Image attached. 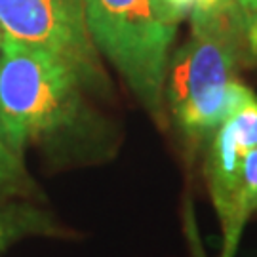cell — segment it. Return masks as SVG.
I'll return each instance as SVG.
<instances>
[{"label": "cell", "instance_id": "6da1fadb", "mask_svg": "<svg viewBox=\"0 0 257 257\" xmlns=\"http://www.w3.org/2000/svg\"><path fill=\"white\" fill-rule=\"evenodd\" d=\"M193 33L168 65L166 107L191 139L213 134L253 92L236 78L255 57L257 14L236 0L189 16Z\"/></svg>", "mask_w": 257, "mask_h": 257}, {"label": "cell", "instance_id": "7a4b0ae2", "mask_svg": "<svg viewBox=\"0 0 257 257\" xmlns=\"http://www.w3.org/2000/svg\"><path fill=\"white\" fill-rule=\"evenodd\" d=\"M84 12L95 50L164 126L166 73L179 19L164 0H84Z\"/></svg>", "mask_w": 257, "mask_h": 257}, {"label": "cell", "instance_id": "3957f363", "mask_svg": "<svg viewBox=\"0 0 257 257\" xmlns=\"http://www.w3.org/2000/svg\"><path fill=\"white\" fill-rule=\"evenodd\" d=\"M84 84L54 55L0 42V139L14 153L71 128L82 112Z\"/></svg>", "mask_w": 257, "mask_h": 257}, {"label": "cell", "instance_id": "277c9868", "mask_svg": "<svg viewBox=\"0 0 257 257\" xmlns=\"http://www.w3.org/2000/svg\"><path fill=\"white\" fill-rule=\"evenodd\" d=\"M0 35L61 59L84 88L107 86L97 50L86 25L84 0H0Z\"/></svg>", "mask_w": 257, "mask_h": 257}, {"label": "cell", "instance_id": "5b68a950", "mask_svg": "<svg viewBox=\"0 0 257 257\" xmlns=\"http://www.w3.org/2000/svg\"><path fill=\"white\" fill-rule=\"evenodd\" d=\"M257 149V97H249L242 107L213 132L208 179L211 200L221 225L227 227L234 208L242 166L249 151Z\"/></svg>", "mask_w": 257, "mask_h": 257}, {"label": "cell", "instance_id": "8992f818", "mask_svg": "<svg viewBox=\"0 0 257 257\" xmlns=\"http://www.w3.org/2000/svg\"><path fill=\"white\" fill-rule=\"evenodd\" d=\"M257 210V149L246 155L240 183L234 196V208L227 227H223V249L221 257H234L240 236L251 213Z\"/></svg>", "mask_w": 257, "mask_h": 257}, {"label": "cell", "instance_id": "52a82bcc", "mask_svg": "<svg viewBox=\"0 0 257 257\" xmlns=\"http://www.w3.org/2000/svg\"><path fill=\"white\" fill-rule=\"evenodd\" d=\"M50 213L27 202H0V255L18 240L33 234H55Z\"/></svg>", "mask_w": 257, "mask_h": 257}, {"label": "cell", "instance_id": "ba28073f", "mask_svg": "<svg viewBox=\"0 0 257 257\" xmlns=\"http://www.w3.org/2000/svg\"><path fill=\"white\" fill-rule=\"evenodd\" d=\"M35 193V183L23 164V156L14 153L0 139V202L25 198Z\"/></svg>", "mask_w": 257, "mask_h": 257}, {"label": "cell", "instance_id": "9c48e42d", "mask_svg": "<svg viewBox=\"0 0 257 257\" xmlns=\"http://www.w3.org/2000/svg\"><path fill=\"white\" fill-rule=\"evenodd\" d=\"M164 2L170 8V12L181 21L183 18H189L194 12H204V10L213 8L215 4H219L221 0H164Z\"/></svg>", "mask_w": 257, "mask_h": 257}, {"label": "cell", "instance_id": "30bf717a", "mask_svg": "<svg viewBox=\"0 0 257 257\" xmlns=\"http://www.w3.org/2000/svg\"><path fill=\"white\" fill-rule=\"evenodd\" d=\"M240 6H244L246 10H249V12H253V14H257V0H236Z\"/></svg>", "mask_w": 257, "mask_h": 257}, {"label": "cell", "instance_id": "8fae6325", "mask_svg": "<svg viewBox=\"0 0 257 257\" xmlns=\"http://www.w3.org/2000/svg\"><path fill=\"white\" fill-rule=\"evenodd\" d=\"M255 48H257V21H255Z\"/></svg>", "mask_w": 257, "mask_h": 257}, {"label": "cell", "instance_id": "7c38bea8", "mask_svg": "<svg viewBox=\"0 0 257 257\" xmlns=\"http://www.w3.org/2000/svg\"><path fill=\"white\" fill-rule=\"evenodd\" d=\"M0 42H2V35H0Z\"/></svg>", "mask_w": 257, "mask_h": 257}]
</instances>
